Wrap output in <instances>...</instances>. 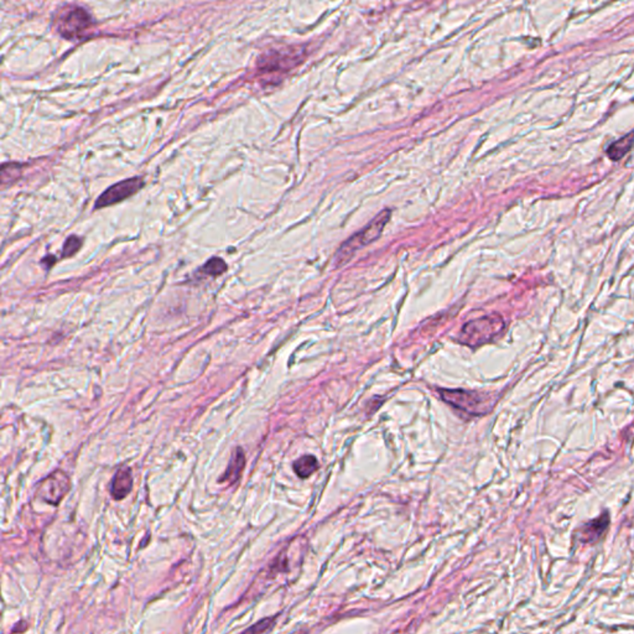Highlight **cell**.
I'll list each match as a JSON object with an SVG mask.
<instances>
[{"label":"cell","mask_w":634,"mask_h":634,"mask_svg":"<svg viewBox=\"0 0 634 634\" xmlns=\"http://www.w3.org/2000/svg\"><path fill=\"white\" fill-rule=\"evenodd\" d=\"M389 218H391V211L384 210L367 227L363 228L361 232L357 233L356 236H353L347 242H345V244L338 249V252L336 254L335 262L337 265H343L347 263L358 249L366 247L369 243L374 242L376 239H378L382 234L383 229L386 227Z\"/></svg>","instance_id":"cell-1"},{"label":"cell","mask_w":634,"mask_h":634,"mask_svg":"<svg viewBox=\"0 0 634 634\" xmlns=\"http://www.w3.org/2000/svg\"><path fill=\"white\" fill-rule=\"evenodd\" d=\"M505 320L500 315L493 314L483 316L480 319L469 321L464 325L461 332V341L471 347L483 345L495 340L505 331Z\"/></svg>","instance_id":"cell-2"},{"label":"cell","mask_w":634,"mask_h":634,"mask_svg":"<svg viewBox=\"0 0 634 634\" xmlns=\"http://www.w3.org/2000/svg\"><path fill=\"white\" fill-rule=\"evenodd\" d=\"M438 393L448 404L469 415L481 417L492 409V402L478 393L467 392L462 389H441Z\"/></svg>","instance_id":"cell-3"},{"label":"cell","mask_w":634,"mask_h":634,"mask_svg":"<svg viewBox=\"0 0 634 634\" xmlns=\"http://www.w3.org/2000/svg\"><path fill=\"white\" fill-rule=\"evenodd\" d=\"M92 26V19L82 8H71L58 20V32L66 39L82 37Z\"/></svg>","instance_id":"cell-4"},{"label":"cell","mask_w":634,"mask_h":634,"mask_svg":"<svg viewBox=\"0 0 634 634\" xmlns=\"http://www.w3.org/2000/svg\"><path fill=\"white\" fill-rule=\"evenodd\" d=\"M68 490H70V480H68V474H65L63 471L57 469L55 472H52L47 478L42 481L39 486L37 495L42 500H45L46 503L57 505L66 495Z\"/></svg>","instance_id":"cell-5"},{"label":"cell","mask_w":634,"mask_h":634,"mask_svg":"<svg viewBox=\"0 0 634 634\" xmlns=\"http://www.w3.org/2000/svg\"><path fill=\"white\" fill-rule=\"evenodd\" d=\"M143 185H144V181L140 177H133V179H127V180L117 182L115 185L110 186L99 196L94 207L99 210V208L112 206L114 203L123 201L125 198L133 196L135 192L139 191Z\"/></svg>","instance_id":"cell-6"},{"label":"cell","mask_w":634,"mask_h":634,"mask_svg":"<svg viewBox=\"0 0 634 634\" xmlns=\"http://www.w3.org/2000/svg\"><path fill=\"white\" fill-rule=\"evenodd\" d=\"M133 488V476L128 466L117 469L110 482V495L115 500H124Z\"/></svg>","instance_id":"cell-7"},{"label":"cell","mask_w":634,"mask_h":634,"mask_svg":"<svg viewBox=\"0 0 634 634\" xmlns=\"http://www.w3.org/2000/svg\"><path fill=\"white\" fill-rule=\"evenodd\" d=\"M609 526V512H606L596 519L588 521L583 526V531L580 533V542L585 543V544L596 542L604 535V533L607 531Z\"/></svg>","instance_id":"cell-8"},{"label":"cell","mask_w":634,"mask_h":634,"mask_svg":"<svg viewBox=\"0 0 634 634\" xmlns=\"http://www.w3.org/2000/svg\"><path fill=\"white\" fill-rule=\"evenodd\" d=\"M246 466V455L242 448H237L233 451L232 457L228 464L226 472L222 476L220 482H227L228 485H234L237 483L241 476H242L243 469Z\"/></svg>","instance_id":"cell-9"},{"label":"cell","mask_w":634,"mask_h":634,"mask_svg":"<svg viewBox=\"0 0 634 634\" xmlns=\"http://www.w3.org/2000/svg\"><path fill=\"white\" fill-rule=\"evenodd\" d=\"M634 144V133H629L623 138L614 141V144L609 145L607 149V155L609 159L614 161H619L623 158L624 155L632 149Z\"/></svg>","instance_id":"cell-10"},{"label":"cell","mask_w":634,"mask_h":634,"mask_svg":"<svg viewBox=\"0 0 634 634\" xmlns=\"http://www.w3.org/2000/svg\"><path fill=\"white\" fill-rule=\"evenodd\" d=\"M319 469V461L312 455H305L294 462L295 474L300 478H308Z\"/></svg>","instance_id":"cell-11"},{"label":"cell","mask_w":634,"mask_h":634,"mask_svg":"<svg viewBox=\"0 0 634 634\" xmlns=\"http://www.w3.org/2000/svg\"><path fill=\"white\" fill-rule=\"evenodd\" d=\"M227 269V264L224 263L223 259L216 258V257H215V258L210 259V260L203 265L202 272L206 274V275H210V277H218V275H222V274L224 273Z\"/></svg>","instance_id":"cell-12"},{"label":"cell","mask_w":634,"mask_h":634,"mask_svg":"<svg viewBox=\"0 0 634 634\" xmlns=\"http://www.w3.org/2000/svg\"><path fill=\"white\" fill-rule=\"evenodd\" d=\"M82 246V241L77 236H71L66 239V242L63 244L62 249V255L63 257H72L75 253Z\"/></svg>","instance_id":"cell-13"},{"label":"cell","mask_w":634,"mask_h":634,"mask_svg":"<svg viewBox=\"0 0 634 634\" xmlns=\"http://www.w3.org/2000/svg\"><path fill=\"white\" fill-rule=\"evenodd\" d=\"M274 619H264L263 621H260L257 624H254L252 628L247 629L246 632H249V633H262V632H267L269 629L273 627Z\"/></svg>","instance_id":"cell-14"}]
</instances>
